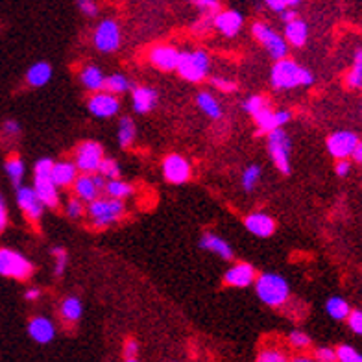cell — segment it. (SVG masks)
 <instances>
[{
	"label": "cell",
	"mask_w": 362,
	"mask_h": 362,
	"mask_svg": "<svg viewBox=\"0 0 362 362\" xmlns=\"http://www.w3.org/2000/svg\"><path fill=\"white\" fill-rule=\"evenodd\" d=\"M314 76L303 69L292 60H277V63L272 69V86L276 89H292V87H309L312 86Z\"/></svg>",
	"instance_id": "obj_1"
},
{
	"label": "cell",
	"mask_w": 362,
	"mask_h": 362,
	"mask_svg": "<svg viewBox=\"0 0 362 362\" xmlns=\"http://www.w3.org/2000/svg\"><path fill=\"white\" fill-rule=\"evenodd\" d=\"M257 296L261 297L262 303H267L270 307H279L288 300V283L285 277L277 274H262L255 283Z\"/></svg>",
	"instance_id": "obj_2"
},
{
	"label": "cell",
	"mask_w": 362,
	"mask_h": 362,
	"mask_svg": "<svg viewBox=\"0 0 362 362\" xmlns=\"http://www.w3.org/2000/svg\"><path fill=\"white\" fill-rule=\"evenodd\" d=\"M89 218L95 227H107L124 215V203L116 198H95L89 201Z\"/></svg>",
	"instance_id": "obj_3"
},
{
	"label": "cell",
	"mask_w": 362,
	"mask_h": 362,
	"mask_svg": "<svg viewBox=\"0 0 362 362\" xmlns=\"http://www.w3.org/2000/svg\"><path fill=\"white\" fill-rule=\"evenodd\" d=\"M209 65H211V60L203 51L181 52L180 58H177L176 71L180 72L181 78L196 83V81L206 78L207 72H209Z\"/></svg>",
	"instance_id": "obj_4"
},
{
	"label": "cell",
	"mask_w": 362,
	"mask_h": 362,
	"mask_svg": "<svg viewBox=\"0 0 362 362\" xmlns=\"http://www.w3.org/2000/svg\"><path fill=\"white\" fill-rule=\"evenodd\" d=\"M32 272H34V267L25 255H20L19 252H13V250H8V248L0 250V276L26 281L32 276Z\"/></svg>",
	"instance_id": "obj_5"
},
{
	"label": "cell",
	"mask_w": 362,
	"mask_h": 362,
	"mask_svg": "<svg viewBox=\"0 0 362 362\" xmlns=\"http://www.w3.org/2000/svg\"><path fill=\"white\" fill-rule=\"evenodd\" d=\"M268 152L274 165L283 174H290V139L281 128L268 131Z\"/></svg>",
	"instance_id": "obj_6"
},
{
	"label": "cell",
	"mask_w": 362,
	"mask_h": 362,
	"mask_svg": "<svg viewBox=\"0 0 362 362\" xmlns=\"http://www.w3.org/2000/svg\"><path fill=\"white\" fill-rule=\"evenodd\" d=\"M102 159H104V150L102 146L95 141L81 142L76 150V168L86 174H95L98 172Z\"/></svg>",
	"instance_id": "obj_7"
},
{
	"label": "cell",
	"mask_w": 362,
	"mask_h": 362,
	"mask_svg": "<svg viewBox=\"0 0 362 362\" xmlns=\"http://www.w3.org/2000/svg\"><path fill=\"white\" fill-rule=\"evenodd\" d=\"M252 32H253V36H255L257 39L261 41L262 45H264V48L270 52V55L274 58V60L277 61L287 55L288 46H287V43H285V39H281V37L277 36L276 32L272 30V28H268L267 25H262V22H255L252 28Z\"/></svg>",
	"instance_id": "obj_8"
},
{
	"label": "cell",
	"mask_w": 362,
	"mask_h": 362,
	"mask_svg": "<svg viewBox=\"0 0 362 362\" xmlns=\"http://www.w3.org/2000/svg\"><path fill=\"white\" fill-rule=\"evenodd\" d=\"M95 45L100 52H113L121 45V28L115 20H102L95 32Z\"/></svg>",
	"instance_id": "obj_9"
},
{
	"label": "cell",
	"mask_w": 362,
	"mask_h": 362,
	"mask_svg": "<svg viewBox=\"0 0 362 362\" xmlns=\"http://www.w3.org/2000/svg\"><path fill=\"white\" fill-rule=\"evenodd\" d=\"M358 142L361 141L353 131H337L327 139V150L337 159H347Z\"/></svg>",
	"instance_id": "obj_10"
},
{
	"label": "cell",
	"mask_w": 362,
	"mask_h": 362,
	"mask_svg": "<svg viewBox=\"0 0 362 362\" xmlns=\"http://www.w3.org/2000/svg\"><path fill=\"white\" fill-rule=\"evenodd\" d=\"M163 174H165L166 181L180 185V183H185L191 177V165H189L185 157L172 154L163 163Z\"/></svg>",
	"instance_id": "obj_11"
},
{
	"label": "cell",
	"mask_w": 362,
	"mask_h": 362,
	"mask_svg": "<svg viewBox=\"0 0 362 362\" xmlns=\"http://www.w3.org/2000/svg\"><path fill=\"white\" fill-rule=\"evenodd\" d=\"M17 203L25 211V215L30 218L32 222H37L43 217V201L39 200V196L36 194L34 189L30 187H17Z\"/></svg>",
	"instance_id": "obj_12"
},
{
	"label": "cell",
	"mask_w": 362,
	"mask_h": 362,
	"mask_svg": "<svg viewBox=\"0 0 362 362\" xmlns=\"http://www.w3.org/2000/svg\"><path fill=\"white\" fill-rule=\"evenodd\" d=\"M121 109V104L113 93H96L89 100V111L98 119H109L115 116Z\"/></svg>",
	"instance_id": "obj_13"
},
{
	"label": "cell",
	"mask_w": 362,
	"mask_h": 362,
	"mask_svg": "<svg viewBox=\"0 0 362 362\" xmlns=\"http://www.w3.org/2000/svg\"><path fill=\"white\" fill-rule=\"evenodd\" d=\"M34 191L39 196V200L43 201V206L48 207V209H55L60 206V194H58V185L51 177L36 176L34 181Z\"/></svg>",
	"instance_id": "obj_14"
},
{
	"label": "cell",
	"mask_w": 362,
	"mask_h": 362,
	"mask_svg": "<svg viewBox=\"0 0 362 362\" xmlns=\"http://www.w3.org/2000/svg\"><path fill=\"white\" fill-rule=\"evenodd\" d=\"M213 25L217 26L226 37H233L242 28V15L239 11L233 10L218 11V13L213 15Z\"/></svg>",
	"instance_id": "obj_15"
},
{
	"label": "cell",
	"mask_w": 362,
	"mask_h": 362,
	"mask_svg": "<svg viewBox=\"0 0 362 362\" xmlns=\"http://www.w3.org/2000/svg\"><path fill=\"white\" fill-rule=\"evenodd\" d=\"M253 279H255V268L252 264H248V262L235 264L224 276L226 285H232V287H248V285H252Z\"/></svg>",
	"instance_id": "obj_16"
},
{
	"label": "cell",
	"mask_w": 362,
	"mask_h": 362,
	"mask_svg": "<svg viewBox=\"0 0 362 362\" xmlns=\"http://www.w3.org/2000/svg\"><path fill=\"white\" fill-rule=\"evenodd\" d=\"M177 58H180V52H177L174 46L168 45H159L150 52L152 63H154L157 69H161V71H174V69H176Z\"/></svg>",
	"instance_id": "obj_17"
},
{
	"label": "cell",
	"mask_w": 362,
	"mask_h": 362,
	"mask_svg": "<svg viewBox=\"0 0 362 362\" xmlns=\"http://www.w3.org/2000/svg\"><path fill=\"white\" fill-rule=\"evenodd\" d=\"M28 333H30V337L34 338L36 342L48 344L54 340L55 327L48 318L37 316V318H32L30 323H28Z\"/></svg>",
	"instance_id": "obj_18"
},
{
	"label": "cell",
	"mask_w": 362,
	"mask_h": 362,
	"mask_svg": "<svg viewBox=\"0 0 362 362\" xmlns=\"http://www.w3.org/2000/svg\"><path fill=\"white\" fill-rule=\"evenodd\" d=\"M246 229L255 236H270L276 232V222L264 213H253L246 218Z\"/></svg>",
	"instance_id": "obj_19"
},
{
	"label": "cell",
	"mask_w": 362,
	"mask_h": 362,
	"mask_svg": "<svg viewBox=\"0 0 362 362\" xmlns=\"http://www.w3.org/2000/svg\"><path fill=\"white\" fill-rule=\"evenodd\" d=\"M76 174H78V168H76V165H72V163H54V165H52L51 180L54 181L58 187H67L71 185L72 181L76 180Z\"/></svg>",
	"instance_id": "obj_20"
},
{
	"label": "cell",
	"mask_w": 362,
	"mask_h": 362,
	"mask_svg": "<svg viewBox=\"0 0 362 362\" xmlns=\"http://www.w3.org/2000/svg\"><path fill=\"white\" fill-rule=\"evenodd\" d=\"M157 104V90L150 87H137L133 90V107L137 113H148L156 107Z\"/></svg>",
	"instance_id": "obj_21"
},
{
	"label": "cell",
	"mask_w": 362,
	"mask_h": 362,
	"mask_svg": "<svg viewBox=\"0 0 362 362\" xmlns=\"http://www.w3.org/2000/svg\"><path fill=\"white\" fill-rule=\"evenodd\" d=\"M200 246L203 248V250H209V252L217 253L222 259H232L233 257L232 246H229L224 239H220V236L217 235H211V233H206V235L201 236Z\"/></svg>",
	"instance_id": "obj_22"
},
{
	"label": "cell",
	"mask_w": 362,
	"mask_h": 362,
	"mask_svg": "<svg viewBox=\"0 0 362 362\" xmlns=\"http://www.w3.org/2000/svg\"><path fill=\"white\" fill-rule=\"evenodd\" d=\"M52 78V67L46 61H39L36 65H32L26 72V80L32 87H43L46 86Z\"/></svg>",
	"instance_id": "obj_23"
},
{
	"label": "cell",
	"mask_w": 362,
	"mask_h": 362,
	"mask_svg": "<svg viewBox=\"0 0 362 362\" xmlns=\"http://www.w3.org/2000/svg\"><path fill=\"white\" fill-rule=\"evenodd\" d=\"M285 36H287L288 43H292L294 46H303L307 43V25L300 19H294L290 22H287L285 26Z\"/></svg>",
	"instance_id": "obj_24"
},
{
	"label": "cell",
	"mask_w": 362,
	"mask_h": 362,
	"mask_svg": "<svg viewBox=\"0 0 362 362\" xmlns=\"http://www.w3.org/2000/svg\"><path fill=\"white\" fill-rule=\"evenodd\" d=\"M72 183H74V191L81 201H90L98 196V189H96L95 181H93V176H89V174L80 177L76 176Z\"/></svg>",
	"instance_id": "obj_25"
},
{
	"label": "cell",
	"mask_w": 362,
	"mask_h": 362,
	"mask_svg": "<svg viewBox=\"0 0 362 362\" xmlns=\"http://www.w3.org/2000/svg\"><path fill=\"white\" fill-rule=\"evenodd\" d=\"M81 81L83 86L89 90H102L104 89V81H106V76L102 74V71L98 67L89 65L81 71Z\"/></svg>",
	"instance_id": "obj_26"
},
{
	"label": "cell",
	"mask_w": 362,
	"mask_h": 362,
	"mask_svg": "<svg viewBox=\"0 0 362 362\" xmlns=\"http://www.w3.org/2000/svg\"><path fill=\"white\" fill-rule=\"evenodd\" d=\"M255 119V124H257V130L259 133H268L272 131L274 128H279L277 126V121H276V111H272L270 107L264 106L262 109H259L255 115H252Z\"/></svg>",
	"instance_id": "obj_27"
},
{
	"label": "cell",
	"mask_w": 362,
	"mask_h": 362,
	"mask_svg": "<svg viewBox=\"0 0 362 362\" xmlns=\"http://www.w3.org/2000/svg\"><path fill=\"white\" fill-rule=\"evenodd\" d=\"M196 102L200 109L206 113L207 116H211V119H220L222 116V109L218 106L217 98L211 95V93H200L196 96Z\"/></svg>",
	"instance_id": "obj_28"
},
{
	"label": "cell",
	"mask_w": 362,
	"mask_h": 362,
	"mask_svg": "<svg viewBox=\"0 0 362 362\" xmlns=\"http://www.w3.org/2000/svg\"><path fill=\"white\" fill-rule=\"evenodd\" d=\"M6 172H8V176H10L11 183L17 187H20V181L25 177V163L22 159L17 156H11L8 161H6Z\"/></svg>",
	"instance_id": "obj_29"
},
{
	"label": "cell",
	"mask_w": 362,
	"mask_h": 362,
	"mask_svg": "<svg viewBox=\"0 0 362 362\" xmlns=\"http://www.w3.org/2000/svg\"><path fill=\"white\" fill-rule=\"evenodd\" d=\"M61 314L67 322H78L81 318V302L78 297L71 296L67 297L65 302L61 303Z\"/></svg>",
	"instance_id": "obj_30"
},
{
	"label": "cell",
	"mask_w": 362,
	"mask_h": 362,
	"mask_svg": "<svg viewBox=\"0 0 362 362\" xmlns=\"http://www.w3.org/2000/svg\"><path fill=\"white\" fill-rule=\"evenodd\" d=\"M104 189L107 191L109 198H116V200H124V198L133 194V187L130 183H124V181L119 180H111Z\"/></svg>",
	"instance_id": "obj_31"
},
{
	"label": "cell",
	"mask_w": 362,
	"mask_h": 362,
	"mask_svg": "<svg viewBox=\"0 0 362 362\" xmlns=\"http://www.w3.org/2000/svg\"><path fill=\"white\" fill-rule=\"evenodd\" d=\"M327 312H329V316L335 318V320H344V318L349 314V305H347V302H344L342 297H331L329 302H327L326 305Z\"/></svg>",
	"instance_id": "obj_32"
},
{
	"label": "cell",
	"mask_w": 362,
	"mask_h": 362,
	"mask_svg": "<svg viewBox=\"0 0 362 362\" xmlns=\"http://www.w3.org/2000/svg\"><path fill=\"white\" fill-rule=\"evenodd\" d=\"M135 135H137V128L135 124H133V121L128 119V116L126 119H122L121 126H119V142H121V146L128 148V146L133 142Z\"/></svg>",
	"instance_id": "obj_33"
},
{
	"label": "cell",
	"mask_w": 362,
	"mask_h": 362,
	"mask_svg": "<svg viewBox=\"0 0 362 362\" xmlns=\"http://www.w3.org/2000/svg\"><path fill=\"white\" fill-rule=\"evenodd\" d=\"M362 83V54L361 48L355 52V61H353V69L347 74V86L353 89H358Z\"/></svg>",
	"instance_id": "obj_34"
},
{
	"label": "cell",
	"mask_w": 362,
	"mask_h": 362,
	"mask_svg": "<svg viewBox=\"0 0 362 362\" xmlns=\"http://www.w3.org/2000/svg\"><path fill=\"white\" fill-rule=\"evenodd\" d=\"M128 87H130V81L126 80V76L122 74H113L104 81V89L113 93V95H121V93L128 90Z\"/></svg>",
	"instance_id": "obj_35"
},
{
	"label": "cell",
	"mask_w": 362,
	"mask_h": 362,
	"mask_svg": "<svg viewBox=\"0 0 362 362\" xmlns=\"http://www.w3.org/2000/svg\"><path fill=\"white\" fill-rule=\"evenodd\" d=\"M98 172H100V176L107 177V180H119L121 177V168H119L115 159H102Z\"/></svg>",
	"instance_id": "obj_36"
},
{
	"label": "cell",
	"mask_w": 362,
	"mask_h": 362,
	"mask_svg": "<svg viewBox=\"0 0 362 362\" xmlns=\"http://www.w3.org/2000/svg\"><path fill=\"white\" fill-rule=\"evenodd\" d=\"M259 177H261V168L257 165L248 166L246 172H244V176H242V187H244V191H253V187L259 183Z\"/></svg>",
	"instance_id": "obj_37"
},
{
	"label": "cell",
	"mask_w": 362,
	"mask_h": 362,
	"mask_svg": "<svg viewBox=\"0 0 362 362\" xmlns=\"http://www.w3.org/2000/svg\"><path fill=\"white\" fill-rule=\"evenodd\" d=\"M337 358L342 362H361L362 357L357 349H353L351 346H340L337 349Z\"/></svg>",
	"instance_id": "obj_38"
},
{
	"label": "cell",
	"mask_w": 362,
	"mask_h": 362,
	"mask_svg": "<svg viewBox=\"0 0 362 362\" xmlns=\"http://www.w3.org/2000/svg\"><path fill=\"white\" fill-rule=\"evenodd\" d=\"M192 4L196 6L200 11H203L206 15H215V13L220 11V2L218 0H192Z\"/></svg>",
	"instance_id": "obj_39"
},
{
	"label": "cell",
	"mask_w": 362,
	"mask_h": 362,
	"mask_svg": "<svg viewBox=\"0 0 362 362\" xmlns=\"http://www.w3.org/2000/svg\"><path fill=\"white\" fill-rule=\"evenodd\" d=\"M264 106H268V102L264 96H252V98H248V100L244 102V109H246L250 115H255L257 111L262 109Z\"/></svg>",
	"instance_id": "obj_40"
},
{
	"label": "cell",
	"mask_w": 362,
	"mask_h": 362,
	"mask_svg": "<svg viewBox=\"0 0 362 362\" xmlns=\"http://www.w3.org/2000/svg\"><path fill=\"white\" fill-rule=\"evenodd\" d=\"M52 253H54V257H55V276L61 277L63 276V272H65V267H67V252L63 250V248H54Z\"/></svg>",
	"instance_id": "obj_41"
},
{
	"label": "cell",
	"mask_w": 362,
	"mask_h": 362,
	"mask_svg": "<svg viewBox=\"0 0 362 362\" xmlns=\"http://www.w3.org/2000/svg\"><path fill=\"white\" fill-rule=\"evenodd\" d=\"M76 4L80 8V11L87 17H95L98 13V8H96L95 0H76Z\"/></svg>",
	"instance_id": "obj_42"
},
{
	"label": "cell",
	"mask_w": 362,
	"mask_h": 362,
	"mask_svg": "<svg viewBox=\"0 0 362 362\" xmlns=\"http://www.w3.org/2000/svg\"><path fill=\"white\" fill-rule=\"evenodd\" d=\"M67 215L71 218H80L83 215V203H81L80 198H72L67 206Z\"/></svg>",
	"instance_id": "obj_43"
},
{
	"label": "cell",
	"mask_w": 362,
	"mask_h": 362,
	"mask_svg": "<svg viewBox=\"0 0 362 362\" xmlns=\"http://www.w3.org/2000/svg\"><path fill=\"white\" fill-rule=\"evenodd\" d=\"M347 322H349V327L353 329V333L361 335L362 333V312L361 311H349L347 314Z\"/></svg>",
	"instance_id": "obj_44"
},
{
	"label": "cell",
	"mask_w": 362,
	"mask_h": 362,
	"mask_svg": "<svg viewBox=\"0 0 362 362\" xmlns=\"http://www.w3.org/2000/svg\"><path fill=\"white\" fill-rule=\"evenodd\" d=\"M52 165L54 161L45 157V159H39L36 165V176H43V177H51V172H52Z\"/></svg>",
	"instance_id": "obj_45"
},
{
	"label": "cell",
	"mask_w": 362,
	"mask_h": 362,
	"mask_svg": "<svg viewBox=\"0 0 362 362\" xmlns=\"http://www.w3.org/2000/svg\"><path fill=\"white\" fill-rule=\"evenodd\" d=\"M137 355H139V344L137 340H128L126 346H124V358L128 362L137 361Z\"/></svg>",
	"instance_id": "obj_46"
},
{
	"label": "cell",
	"mask_w": 362,
	"mask_h": 362,
	"mask_svg": "<svg viewBox=\"0 0 362 362\" xmlns=\"http://www.w3.org/2000/svg\"><path fill=\"white\" fill-rule=\"evenodd\" d=\"M290 344L294 347H307L311 344V338L302 331H294L290 335Z\"/></svg>",
	"instance_id": "obj_47"
},
{
	"label": "cell",
	"mask_w": 362,
	"mask_h": 362,
	"mask_svg": "<svg viewBox=\"0 0 362 362\" xmlns=\"http://www.w3.org/2000/svg\"><path fill=\"white\" fill-rule=\"evenodd\" d=\"M213 26V15H203L200 20H196L194 25V34H206L211 30Z\"/></svg>",
	"instance_id": "obj_48"
},
{
	"label": "cell",
	"mask_w": 362,
	"mask_h": 362,
	"mask_svg": "<svg viewBox=\"0 0 362 362\" xmlns=\"http://www.w3.org/2000/svg\"><path fill=\"white\" fill-rule=\"evenodd\" d=\"M213 86L217 87L220 90H226V93H233L236 90V83L235 81H229V80H224V78H213Z\"/></svg>",
	"instance_id": "obj_49"
},
{
	"label": "cell",
	"mask_w": 362,
	"mask_h": 362,
	"mask_svg": "<svg viewBox=\"0 0 362 362\" xmlns=\"http://www.w3.org/2000/svg\"><path fill=\"white\" fill-rule=\"evenodd\" d=\"M259 361L261 362H283L285 361V355H283L281 351H262L261 355H259Z\"/></svg>",
	"instance_id": "obj_50"
},
{
	"label": "cell",
	"mask_w": 362,
	"mask_h": 362,
	"mask_svg": "<svg viewBox=\"0 0 362 362\" xmlns=\"http://www.w3.org/2000/svg\"><path fill=\"white\" fill-rule=\"evenodd\" d=\"M316 357L323 362H333L337 361V353L331 347H320L316 351Z\"/></svg>",
	"instance_id": "obj_51"
},
{
	"label": "cell",
	"mask_w": 362,
	"mask_h": 362,
	"mask_svg": "<svg viewBox=\"0 0 362 362\" xmlns=\"http://www.w3.org/2000/svg\"><path fill=\"white\" fill-rule=\"evenodd\" d=\"M19 131H20V126H19V122L15 121H6L4 122V126H2V133L4 135H19Z\"/></svg>",
	"instance_id": "obj_52"
},
{
	"label": "cell",
	"mask_w": 362,
	"mask_h": 362,
	"mask_svg": "<svg viewBox=\"0 0 362 362\" xmlns=\"http://www.w3.org/2000/svg\"><path fill=\"white\" fill-rule=\"evenodd\" d=\"M349 170H351V163L347 161V159H338L337 163V174L340 177H346L347 174H349Z\"/></svg>",
	"instance_id": "obj_53"
},
{
	"label": "cell",
	"mask_w": 362,
	"mask_h": 362,
	"mask_svg": "<svg viewBox=\"0 0 362 362\" xmlns=\"http://www.w3.org/2000/svg\"><path fill=\"white\" fill-rule=\"evenodd\" d=\"M6 226H8V211H6V203L0 196V233L4 232Z\"/></svg>",
	"instance_id": "obj_54"
},
{
	"label": "cell",
	"mask_w": 362,
	"mask_h": 362,
	"mask_svg": "<svg viewBox=\"0 0 362 362\" xmlns=\"http://www.w3.org/2000/svg\"><path fill=\"white\" fill-rule=\"evenodd\" d=\"M264 2H267V6L272 11H277V13H281V11L287 8L285 0H264Z\"/></svg>",
	"instance_id": "obj_55"
},
{
	"label": "cell",
	"mask_w": 362,
	"mask_h": 362,
	"mask_svg": "<svg viewBox=\"0 0 362 362\" xmlns=\"http://www.w3.org/2000/svg\"><path fill=\"white\" fill-rule=\"evenodd\" d=\"M292 113L290 111H277L276 113V121H277V126L281 128L283 124H287L288 121H290Z\"/></svg>",
	"instance_id": "obj_56"
},
{
	"label": "cell",
	"mask_w": 362,
	"mask_h": 362,
	"mask_svg": "<svg viewBox=\"0 0 362 362\" xmlns=\"http://www.w3.org/2000/svg\"><path fill=\"white\" fill-rule=\"evenodd\" d=\"M351 157H353V161H357V163L362 161V145L361 142H358V145L355 146V150L351 152Z\"/></svg>",
	"instance_id": "obj_57"
},
{
	"label": "cell",
	"mask_w": 362,
	"mask_h": 362,
	"mask_svg": "<svg viewBox=\"0 0 362 362\" xmlns=\"http://www.w3.org/2000/svg\"><path fill=\"white\" fill-rule=\"evenodd\" d=\"M281 13H283V20H285V22H290V20H294L297 17L296 11H292V10H288V11L283 10Z\"/></svg>",
	"instance_id": "obj_58"
},
{
	"label": "cell",
	"mask_w": 362,
	"mask_h": 362,
	"mask_svg": "<svg viewBox=\"0 0 362 362\" xmlns=\"http://www.w3.org/2000/svg\"><path fill=\"white\" fill-rule=\"evenodd\" d=\"M39 296H41L39 288H30V290L26 292V300H30V302L37 300V297H39Z\"/></svg>",
	"instance_id": "obj_59"
},
{
	"label": "cell",
	"mask_w": 362,
	"mask_h": 362,
	"mask_svg": "<svg viewBox=\"0 0 362 362\" xmlns=\"http://www.w3.org/2000/svg\"><path fill=\"white\" fill-rule=\"evenodd\" d=\"M104 180H106V177H104V176H93V181H95V185H96V189H98V191L106 187Z\"/></svg>",
	"instance_id": "obj_60"
},
{
	"label": "cell",
	"mask_w": 362,
	"mask_h": 362,
	"mask_svg": "<svg viewBox=\"0 0 362 362\" xmlns=\"http://www.w3.org/2000/svg\"><path fill=\"white\" fill-rule=\"evenodd\" d=\"M285 4H287V6H296V4H300V0H285Z\"/></svg>",
	"instance_id": "obj_61"
}]
</instances>
